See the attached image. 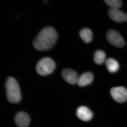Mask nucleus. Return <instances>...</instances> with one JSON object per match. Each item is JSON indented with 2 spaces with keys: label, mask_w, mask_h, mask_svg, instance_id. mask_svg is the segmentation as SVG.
<instances>
[{
  "label": "nucleus",
  "mask_w": 127,
  "mask_h": 127,
  "mask_svg": "<svg viewBox=\"0 0 127 127\" xmlns=\"http://www.w3.org/2000/svg\"><path fill=\"white\" fill-rule=\"evenodd\" d=\"M62 76L67 82L71 84L77 83L79 78L76 72L70 68H66L63 70Z\"/></svg>",
  "instance_id": "6"
},
{
  "label": "nucleus",
  "mask_w": 127,
  "mask_h": 127,
  "mask_svg": "<svg viewBox=\"0 0 127 127\" xmlns=\"http://www.w3.org/2000/svg\"><path fill=\"white\" fill-rule=\"evenodd\" d=\"M57 37V33L55 29L51 27H47L37 36L33 42V46L38 51L48 50L54 45Z\"/></svg>",
  "instance_id": "1"
},
{
  "label": "nucleus",
  "mask_w": 127,
  "mask_h": 127,
  "mask_svg": "<svg viewBox=\"0 0 127 127\" xmlns=\"http://www.w3.org/2000/svg\"><path fill=\"white\" fill-rule=\"evenodd\" d=\"M110 92L112 97L117 102H124L127 100V90L124 87H114Z\"/></svg>",
  "instance_id": "5"
},
{
  "label": "nucleus",
  "mask_w": 127,
  "mask_h": 127,
  "mask_svg": "<svg viewBox=\"0 0 127 127\" xmlns=\"http://www.w3.org/2000/svg\"><path fill=\"white\" fill-rule=\"evenodd\" d=\"M94 59L95 63L100 65L106 61V55L105 52L101 50H98L94 53Z\"/></svg>",
  "instance_id": "13"
},
{
  "label": "nucleus",
  "mask_w": 127,
  "mask_h": 127,
  "mask_svg": "<svg viewBox=\"0 0 127 127\" xmlns=\"http://www.w3.org/2000/svg\"><path fill=\"white\" fill-rule=\"evenodd\" d=\"M15 121L19 127H28L30 123V117L26 113L18 112L15 116Z\"/></svg>",
  "instance_id": "8"
},
{
  "label": "nucleus",
  "mask_w": 127,
  "mask_h": 127,
  "mask_svg": "<svg viewBox=\"0 0 127 127\" xmlns=\"http://www.w3.org/2000/svg\"><path fill=\"white\" fill-rule=\"evenodd\" d=\"M7 100L11 103H17L20 101L21 95L18 82L15 78L9 77L5 83Z\"/></svg>",
  "instance_id": "2"
},
{
  "label": "nucleus",
  "mask_w": 127,
  "mask_h": 127,
  "mask_svg": "<svg viewBox=\"0 0 127 127\" xmlns=\"http://www.w3.org/2000/svg\"><path fill=\"white\" fill-rule=\"evenodd\" d=\"M105 64L107 69L109 72L114 73L118 70L119 68L118 63L113 58H108L106 60Z\"/></svg>",
  "instance_id": "12"
},
{
  "label": "nucleus",
  "mask_w": 127,
  "mask_h": 127,
  "mask_svg": "<svg viewBox=\"0 0 127 127\" xmlns=\"http://www.w3.org/2000/svg\"><path fill=\"white\" fill-rule=\"evenodd\" d=\"M76 115L79 119L87 122L92 118L93 114L88 108L84 106H81L77 108Z\"/></svg>",
  "instance_id": "9"
},
{
  "label": "nucleus",
  "mask_w": 127,
  "mask_h": 127,
  "mask_svg": "<svg viewBox=\"0 0 127 127\" xmlns=\"http://www.w3.org/2000/svg\"><path fill=\"white\" fill-rule=\"evenodd\" d=\"M108 15L111 19L116 22L127 21V14L119 9L110 8L108 11Z\"/></svg>",
  "instance_id": "7"
},
{
  "label": "nucleus",
  "mask_w": 127,
  "mask_h": 127,
  "mask_svg": "<svg viewBox=\"0 0 127 127\" xmlns=\"http://www.w3.org/2000/svg\"><path fill=\"white\" fill-rule=\"evenodd\" d=\"M94 75L92 73L87 72L82 74L78 78L77 84L80 87H84L91 84L93 81Z\"/></svg>",
  "instance_id": "10"
},
{
  "label": "nucleus",
  "mask_w": 127,
  "mask_h": 127,
  "mask_svg": "<svg viewBox=\"0 0 127 127\" xmlns=\"http://www.w3.org/2000/svg\"><path fill=\"white\" fill-rule=\"evenodd\" d=\"M107 40L112 45L118 47H122L125 45L124 39L120 34L115 30H109L106 35Z\"/></svg>",
  "instance_id": "4"
},
{
  "label": "nucleus",
  "mask_w": 127,
  "mask_h": 127,
  "mask_svg": "<svg viewBox=\"0 0 127 127\" xmlns=\"http://www.w3.org/2000/svg\"><path fill=\"white\" fill-rule=\"evenodd\" d=\"M104 2L111 9H119L122 5V2L120 0H105Z\"/></svg>",
  "instance_id": "14"
},
{
  "label": "nucleus",
  "mask_w": 127,
  "mask_h": 127,
  "mask_svg": "<svg viewBox=\"0 0 127 127\" xmlns=\"http://www.w3.org/2000/svg\"><path fill=\"white\" fill-rule=\"evenodd\" d=\"M54 61L49 57H44L40 59L37 64V72L41 75L45 76L51 74L56 68Z\"/></svg>",
  "instance_id": "3"
},
{
  "label": "nucleus",
  "mask_w": 127,
  "mask_h": 127,
  "mask_svg": "<svg viewBox=\"0 0 127 127\" xmlns=\"http://www.w3.org/2000/svg\"><path fill=\"white\" fill-rule=\"evenodd\" d=\"M79 35L82 40L86 43L91 42L93 37L92 32L87 28L82 29L79 32Z\"/></svg>",
  "instance_id": "11"
}]
</instances>
